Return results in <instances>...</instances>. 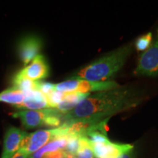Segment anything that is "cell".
Returning <instances> with one entry per match:
<instances>
[{
    "instance_id": "cell-16",
    "label": "cell",
    "mask_w": 158,
    "mask_h": 158,
    "mask_svg": "<svg viewBox=\"0 0 158 158\" xmlns=\"http://www.w3.org/2000/svg\"><path fill=\"white\" fill-rule=\"evenodd\" d=\"M76 158H94L93 150L91 147L89 139L85 136H81L79 139V147L76 153Z\"/></svg>"
},
{
    "instance_id": "cell-6",
    "label": "cell",
    "mask_w": 158,
    "mask_h": 158,
    "mask_svg": "<svg viewBox=\"0 0 158 158\" xmlns=\"http://www.w3.org/2000/svg\"><path fill=\"white\" fill-rule=\"evenodd\" d=\"M134 74L138 76H158V39L141 55Z\"/></svg>"
},
{
    "instance_id": "cell-9",
    "label": "cell",
    "mask_w": 158,
    "mask_h": 158,
    "mask_svg": "<svg viewBox=\"0 0 158 158\" xmlns=\"http://www.w3.org/2000/svg\"><path fill=\"white\" fill-rule=\"evenodd\" d=\"M19 73L34 81H40L48 78L49 66L44 56L38 54L29 64L20 70Z\"/></svg>"
},
{
    "instance_id": "cell-20",
    "label": "cell",
    "mask_w": 158,
    "mask_h": 158,
    "mask_svg": "<svg viewBox=\"0 0 158 158\" xmlns=\"http://www.w3.org/2000/svg\"><path fill=\"white\" fill-rule=\"evenodd\" d=\"M38 90L41 92L45 96H48L51 92L55 90V84L48 82H40L39 83Z\"/></svg>"
},
{
    "instance_id": "cell-18",
    "label": "cell",
    "mask_w": 158,
    "mask_h": 158,
    "mask_svg": "<svg viewBox=\"0 0 158 158\" xmlns=\"http://www.w3.org/2000/svg\"><path fill=\"white\" fill-rule=\"evenodd\" d=\"M65 97V92L54 90L46 97L50 108H56L62 102Z\"/></svg>"
},
{
    "instance_id": "cell-23",
    "label": "cell",
    "mask_w": 158,
    "mask_h": 158,
    "mask_svg": "<svg viewBox=\"0 0 158 158\" xmlns=\"http://www.w3.org/2000/svg\"><path fill=\"white\" fill-rule=\"evenodd\" d=\"M118 158H134V153L133 150H131V151L128 152H126L122 155L120 157Z\"/></svg>"
},
{
    "instance_id": "cell-19",
    "label": "cell",
    "mask_w": 158,
    "mask_h": 158,
    "mask_svg": "<svg viewBox=\"0 0 158 158\" xmlns=\"http://www.w3.org/2000/svg\"><path fill=\"white\" fill-rule=\"evenodd\" d=\"M81 137V136L71 135L68 138V144H67V147L65 148L64 151L68 153L76 155L79 147V139H80Z\"/></svg>"
},
{
    "instance_id": "cell-1",
    "label": "cell",
    "mask_w": 158,
    "mask_h": 158,
    "mask_svg": "<svg viewBox=\"0 0 158 158\" xmlns=\"http://www.w3.org/2000/svg\"><path fill=\"white\" fill-rule=\"evenodd\" d=\"M142 100L137 91L130 87L89 94L74 109L63 114V123L76 122H101L113 115L135 108Z\"/></svg>"
},
{
    "instance_id": "cell-11",
    "label": "cell",
    "mask_w": 158,
    "mask_h": 158,
    "mask_svg": "<svg viewBox=\"0 0 158 158\" xmlns=\"http://www.w3.org/2000/svg\"><path fill=\"white\" fill-rule=\"evenodd\" d=\"M19 110H42L50 108L46 96L39 90H35L26 94L22 104L15 106Z\"/></svg>"
},
{
    "instance_id": "cell-10",
    "label": "cell",
    "mask_w": 158,
    "mask_h": 158,
    "mask_svg": "<svg viewBox=\"0 0 158 158\" xmlns=\"http://www.w3.org/2000/svg\"><path fill=\"white\" fill-rule=\"evenodd\" d=\"M42 48L41 40L36 36H27L21 39L18 46V52L21 62L26 66L40 54Z\"/></svg>"
},
{
    "instance_id": "cell-14",
    "label": "cell",
    "mask_w": 158,
    "mask_h": 158,
    "mask_svg": "<svg viewBox=\"0 0 158 158\" xmlns=\"http://www.w3.org/2000/svg\"><path fill=\"white\" fill-rule=\"evenodd\" d=\"M25 98L26 94L13 86L0 92V102L13 105L14 106L22 104Z\"/></svg>"
},
{
    "instance_id": "cell-4",
    "label": "cell",
    "mask_w": 158,
    "mask_h": 158,
    "mask_svg": "<svg viewBox=\"0 0 158 158\" xmlns=\"http://www.w3.org/2000/svg\"><path fill=\"white\" fill-rule=\"evenodd\" d=\"M119 87L114 81L103 82H93L83 79H70L55 84V90L62 92H78L89 94L91 92H103Z\"/></svg>"
},
{
    "instance_id": "cell-15",
    "label": "cell",
    "mask_w": 158,
    "mask_h": 158,
    "mask_svg": "<svg viewBox=\"0 0 158 158\" xmlns=\"http://www.w3.org/2000/svg\"><path fill=\"white\" fill-rule=\"evenodd\" d=\"M39 83L40 81H34L21 76L18 73L13 78L12 86L21 90L25 94H27L33 91L38 90Z\"/></svg>"
},
{
    "instance_id": "cell-22",
    "label": "cell",
    "mask_w": 158,
    "mask_h": 158,
    "mask_svg": "<svg viewBox=\"0 0 158 158\" xmlns=\"http://www.w3.org/2000/svg\"><path fill=\"white\" fill-rule=\"evenodd\" d=\"M29 156L27 155V153L21 151V150H19L18 152L15 154V155L13 156L12 158H29Z\"/></svg>"
},
{
    "instance_id": "cell-17",
    "label": "cell",
    "mask_w": 158,
    "mask_h": 158,
    "mask_svg": "<svg viewBox=\"0 0 158 158\" xmlns=\"http://www.w3.org/2000/svg\"><path fill=\"white\" fill-rule=\"evenodd\" d=\"M152 40V35L151 32L142 35L136 40L135 46L136 50L141 52H144L151 46Z\"/></svg>"
},
{
    "instance_id": "cell-8",
    "label": "cell",
    "mask_w": 158,
    "mask_h": 158,
    "mask_svg": "<svg viewBox=\"0 0 158 158\" xmlns=\"http://www.w3.org/2000/svg\"><path fill=\"white\" fill-rule=\"evenodd\" d=\"M28 133L15 127H10L6 131L4 138L1 158H12L19 151L21 143Z\"/></svg>"
},
{
    "instance_id": "cell-24",
    "label": "cell",
    "mask_w": 158,
    "mask_h": 158,
    "mask_svg": "<svg viewBox=\"0 0 158 158\" xmlns=\"http://www.w3.org/2000/svg\"><path fill=\"white\" fill-rule=\"evenodd\" d=\"M64 158H76V155H73V154H70L65 152V155H64Z\"/></svg>"
},
{
    "instance_id": "cell-3",
    "label": "cell",
    "mask_w": 158,
    "mask_h": 158,
    "mask_svg": "<svg viewBox=\"0 0 158 158\" xmlns=\"http://www.w3.org/2000/svg\"><path fill=\"white\" fill-rule=\"evenodd\" d=\"M63 114L56 108L42 110H20L12 114L19 118L25 129L40 127H59L63 124Z\"/></svg>"
},
{
    "instance_id": "cell-5",
    "label": "cell",
    "mask_w": 158,
    "mask_h": 158,
    "mask_svg": "<svg viewBox=\"0 0 158 158\" xmlns=\"http://www.w3.org/2000/svg\"><path fill=\"white\" fill-rule=\"evenodd\" d=\"M68 135L62 126L57 128L37 130L35 133H28L21 143L19 150L24 152L29 157L42 149L47 143L58 136Z\"/></svg>"
},
{
    "instance_id": "cell-21",
    "label": "cell",
    "mask_w": 158,
    "mask_h": 158,
    "mask_svg": "<svg viewBox=\"0 0 158 158\" xmlns=\"http://www.w3.org/2000/svg\"><path fill=\"white\" fill-rule=\"evenodd\" d=\"M65 151L62 150V151H57L54 152L48 153L43 156L42 158H64Z\"/></svg>"
},
{
    "instance_id": "cell-12",
    "label": "cell",
    "mask_w": 158,
    "mask_h": 158,
    "mask_svg": "<svg viewBox=\"0 0 158 158\" xmlns=\"http://www.w3.org/2000/svg\"><path fill=\"white\" fill-rule=\"evenodd\" d=\"M70 135H64L54 138L52 141L47 143L42 149L32 154L29 158H42L43 156L48 153L65 150L67 144H68V138Z\"/></svg>"
},
{
    "instance_id": "cell-13",
    "label": "cell",
    "mask_w": 158,
    "mask_h": 158,
    "mask_svg": "<svg viewBox=\"0 0 158 158\" xmlns=\"http://www.w3.org/2000/svg\"><path fill=\"white\" fill-rule=\"evenodd\" d=\"M89 94H81L78 92H65V97L62 102L56 108V109L62 114L68 113L74 109L78 105L85 100Z\"/></svg>"
},
{
    "instance_id": "cell-2",
    "label": "cell",
    "mask_w": 158,
    "mask_h": 158,
    "mask_svg": "<svg viewBox=\"0 0 158 158\" xmlns=\"http://www.w3.org/2000/svg\"><path fill=\"white\" fill-rule=\"evenodd\" d=\"M132 51V44L122 46L81 69L71 79H83L93 82L108 81L123 67Z\"/></svg>"
},
{
    "instance_id": "cell-7",
    "label": "cell",
    "mask_w": 158,
    "mask_h": 158,
    "mask_svg": "<svg viewBox=\"0 0 158 158\" xmlns=\"http://www.w3.org/2000/svg\"><path fill=\"white\" fill-rule=\"evenodd\" d=\"M95 158H118L123 154L133 150L129 143H114L109 139L100 143H90Z\"/></svg>"
}]
</instances>
